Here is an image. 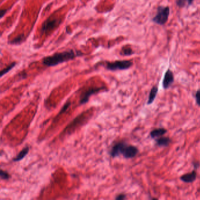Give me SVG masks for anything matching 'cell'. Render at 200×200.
<instances>
[{"instance_id":"1","label":"cell","mask_w":200,"mask_h":200,"mask_svg":"<svg viewBox=\"0 0 200 200\" xmlns=\"http://www.w3.org/2000/svg\"><path fill=\"white\" fill-rule=\"evenodd\" d=\"M82 55H83V54L79 51L69 49L62 52L55 53L51 56H46L42 59V64L48 67L55 66L59 64L73 60Z\"/></svg>"},{"instance_id":"2","label":"cell","mask_w":200,"mask_h":200,"mask_svg":"<svg viewBox=\"0 0 200 200\" xmlns=\"http://www.w3.org/2000/svg\"><path fill=\"white\" fill-rule=\"evenodd\" d=\"M138 153L139 150L136 147L129 145L126 142L121 141L113 146L109 151V154L113 158L122 154L126 159H132L136 156Z\"/></svg>"},{"instance_id":"3","label":"cell","mask_w":200,"mask_h":200,"mask_svg":"<svg viewBox=\"0 0 200 200\" xmlns=\"http://www.w3.org/2000/svg\"><path fill=\"white\" fill-rule=\"evenodd\" d=\"M170 12V7L168 6H159L157 8V13L152 21L157 24L163 25L167 22Z\"/></svg>"},{"instance_id":"4","label":"cell","mask_w":200,"mask_h":200,"mask_svg":"<svg viewBox=\"0 0 200 200\" xmlns=\"http://www.w3.org/2000/svg\"><path fill=\"white\" fill-rule=\"evenodd\" d=\"M133 62L129 60L116 61L112 62H108L105 64V67L106 69L111 71L126 70L132 67Z\"/></svg>"},{"instance_id":"5","label":"cell","mask_w":200,"mask_h":200,"mask_svg":"<svg viewBox=\"0 0 200 200\" xmlns=\"http://www.w3.org/2000/svg\"><path fill=\"white\" fill-rule=\"evenodd\" d=\"M61 23V20L56 18H48L42 25L41 32L42 34L49 32L55 29Z\"/></svg>"},{"instance_id":"6","label":"cell","mask_w":200,"mask_h":200,"mask_svg":"<svg viewBox=\"0 0 200 200\" xmlns=\"http://www.w3.org/2000/svg\"><path fill=\"white\" fill-rule=\"evenodd\" d=\"M104 89L103 87L102 88H90L86 91L84 92V93L82 94L81 96H80V105H84L86 104V103L88 102L89 100V98L90 96H92L93 94L97 93L102 90L103 89Z\"/></svg>"},{"instance_id":"7","label":"cell","mask_w":200,"mask_h":200,"mask_svg":"<svg viewBox=\"0 0 200 200\" xmlns=\"http://www.w3.org/2000/svg\"><path fill=\"white\" fill-rule=\"evenodd\" d=\"M174 78L173 72L170 69H168L165 73L164 79L163 80V86L164 89H167L170 88L171 85L174 82Z\"/></svg>"},{"instance_id":"8","label":"cell","mask_w":200,"mask_h":200,"mask_svg":"<svg viewBox=\"0 0 200 200\" xmlns=\"http://www.w3.org/2000/svg\"><path fill=\"white\" fill-rule=\"evenodd\" d=\"M197 178V172L195 170H193L191 173H187L180 177L181 180L186 183H191L195 181Z\"/></svg>"},{"instance_id":"9","label":"cell","mask_w":200,"mask_h":200,"mask_svg":"<svg viewBox=\"0 0 200 200\" xmlns=\"http://www.w3.org/2000/svg\"><path fill=\"white\" fill-rule=\"evenodd\" d=\"M156 144L159 147L168 146L171 142V140L168 137H160L156 139Z\"/></svg>"},{"instance_id":"10","label":"cell","mask_w":200,"mask_h":200,"mask_svg":"<svg viewBox=\"0 0 200 200\" xmlns=\"http://www.w3.org/2000/svg\"><path fill=\"white\" fill-rule=\"evenodd\" d=\"M29 151V147L27 146L24 147V148H23V149L17 155V156L15 157L13 159L12 161H14V162H18V161L22 160L28 154Z\"/></svg>"},{"instance_id":"11","label":"cell","mask_w":200,"mask_h":200,"mask_svg":"<svg viewBox=\"0 0 200 200\" xmlns=\"http://www.w3.org/2000/svg\"><path fill=\"white\" fill-rule=\"evenodd\" d=\"M167 130L164 128H158L153 130L150 132V137L152 139H156L163 136L167 133Z\"/></svg>"},{"instance_id":"12","label":"cell","mask_w":200,"mask_h":200,"mask_svg":"<svg viewBox=\"0 0 200 200\" xmlns=\"http://www.w3.org/2000/svg\"><path fill=\"white\" fill-rule=\"evenodd\" d=\"M158 92V88L157 86H154L151 88V90L149 93V99L147 101V105H151L153 103L155 99L156 98L157 94Z\"/></svg>"},{"instance_id":"13","label":"cell","mask_w":200,"mask_h":200,"mask_svg":"<svg viewBox=\"0 0 200 200\" xmlns=\"http://www.w3.org/2000/svg\"><path fill=\"white\" fill-rule=\"evenodd\" d=\"M194 0H176V4L179 7L183 8L186 5L190 6L193 2Z\"/></svg>"},{"instance_id":"14","label":"cell","mask_w":200,"mask_h":200,"mask_svg":"<svg viewBox=\"0 0 200 200\" xmlns=\"http://www.w3.org/2000/svg\"><path fill=\"white\" fill-rule=\"evenodd\" d=\"M133 54V49L129 46H123L120 51V54L123 56H130Z\"/></svg>"},{"instance_id":"15","label":"cell","mask_w":200,"mask_h":200,"mask_svg":"<svg viewBox=\"0 0 200 200\" xmlns=\"http://www.w3.org/2000/svg\"><path fill=\"white\" fill-rule=\"evenodd\" d=\"M17 63L16 62H12L11 64H10L7 67H6L5 68L2 69L1 71V77H2L4 75L7 74L8 73V72H10V71L14 67H15V66L16 65Z\"/></svg>"},{"instance_id":"16","label":"cell","mask_w":200,"mask_h":200,"mask_svg":"<svg viewBox=\"0 0 200 200\" xmlns=\"http://www.w3.org/2000/svg\"><path fill=\"white\" fill-rule=\"evenodd\" d=\"M24 38V35L23 34H21L15 38L14 39L12 40L10 43L12 44H18L22 42Z\"/></svg>"},{"instance_id":"17","label":"cell","mask_w":200,"mask_h":200,"mask_svg":"<svg viewBox=\"0 0 200 200\" xmlns=\"http://www.w3.org/2000/svg\"><path fill=\"white\" fill-rule=\"evenodd\" d=\"M0 177H1V178L2 180H8L11 177V176H10V174L7 172V171H4L2 170H1L0 171Z\"/></svg>"},{"instance_id":"18","label":"cell","mask_w":200,"mask_h":200,"mask_svg":"<svg viewBox=\"0 0 200 200\" xmlns=\"http://www.w3.org/2000/svg\"><path fill=\"white\" fill-rule=\"evenodd\" d=\"M195 98L197 104L198 105V106H200V89L197 91L195 93Z\"/></svg>"},{"instance_id":"19","label":"cell","mask_w":200,"mask_h":200,"mask_svg":"<svg viewBox=\"0 0 200 200\" xmlns=\"http://www.w3.org/2000/svg\"><path fill=\"white\" fill-rule=\"evenodd\" d=\"M69 105H70V103L69 102H68L66 103L65 105L64 106V107H62V110H61V112H60V113H59L58 115V116H59V115H61V114H62L63 113L65 112L67 109H68V108L69 106Z\"/></svg>"},{"instance_id":"20","label":"cell","mask_w":200,"mask_h":200,"mask_svg":"<svg viewBox=\"0 0 200 200\" xmlns=\"http://www.w3.org/2000/svg\"><path fill=\"white\" fill-rule=\"evenodd\" d=\"M126 198V195H125V194H119L115 198V199L117 200H125Z\"/></svg>"},{"instance_id":"21","label":"cell","mask_w":200,"mask_h":200,"mask_svg":"<svg viewBox=\"0 0 200 200\" xmlns=\"http://www.w3.org/2000/svg\"><path fill=\"white\" fill-rule=\"evenodd\" d=\"M7 11V10H1V12H0V16H1V18H2L4 15H5L6 12Z\"/></svg>"},{"instance_id":"22","label":"cell","mask_w":200,"mask_h":200,"mask_svg":"<svg viewBox=\"0 0 200 200\" xmlns=\"http://www.w3.org/2000/svg\"><path fill=\"white\" fill-rule=\"evenodd\" d=\"M193 166H194V169H195V170L197 169L200 166V163H199L198 162H194V163H193Z\"/></svg>"}]
</instances>
